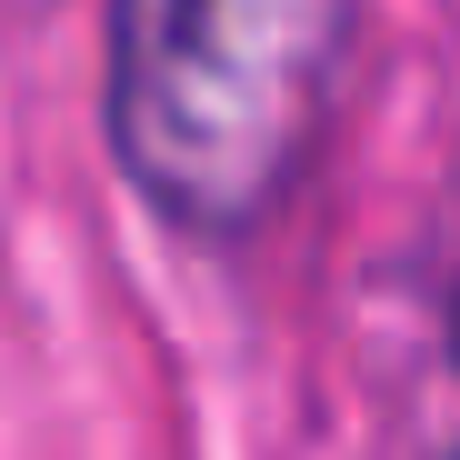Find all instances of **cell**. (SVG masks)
Here are the masks:
<instances>
[{
	"label": "cell",
	"instance_id": "1",
	"mask_svg": "<svg viewBox=\"0 0 460 460\" xmlns=\"http://www.w3.org/2000/svg\"><path fill=\"white\" fill-rule=\"evenodd\" d=\"M360 0H111V161L171 230L241 241L311 171Z\"/></svg>",
	"mask_w": 460,
	"mask_h": 460
}]
</instances>
